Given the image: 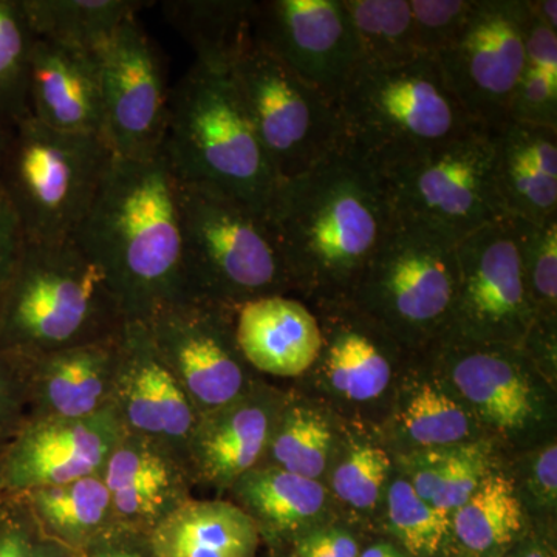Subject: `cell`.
I'll list each match as a JSON object with an SVG mask.
<instances>
[{
	"label": "cell",
	"instance_id": "obj_1",
	"mask_svg": "<svg viewBox=\"0 0 557 557\" xmlns=\"http://www.w3.org/2000/svg\"><path fill=\"white\" fill-rule=\"evenodd\" d=\"M263 218L293 293L313 304L348 299L394 225L380 172L341 148L278 183Z\"/></svg>",
	"mask_w": 557,
	"mask_h": 557
},
{
	"label": "cell",
	"instance_id": "obj_2",
	"mask_svg": "<svg viewBox=\"0 0 557 557\" xmlns=\"http://www.w3.org/2000/svg\"><path fill=\"white\" fill-rule=\"evenodd\" d=\"M72 239L108 278L126 321L186 299L178 182L161 157L113 159Z\"/></svg>",
	"mask_w": 557,
	"mask_h": 557
},
{
	"label": "cell",
	"instance_id": "obj_3",
	"mask_svg": "<svg viewBox=\"0 0 557 557\" xmlns=\"http://www.w3.org/2000/svg\"><path fill=\"white\" fill-rule=\"evenodd\" d=\"M124 322L108 278L75 240H25L0 293V354L30 358L97 343Z\"/></svg>",
	"mask_w": 557,
	"mask_h": 557
},
{
	"label": "cell",
	"instance_id": "obj_4",
	"mask_svg": "<svg viewBox=\"0 0 557 557\" xmlns=\"http://www.w3.org/2000/svg\"><path fill=\"white\" fill-rule=\"evenodd\" d=\"M160 157L178 182L218 190L262 215L281 183L231 73L197 62L171 90Z\"/></svg>",
	"mask_w": 557,
	"mask_h": 557
},
{
	"label": "cell",
	"instance_id": "obj_5",
	"mask_svg": "<svg viewBox=\"0 0 557 557\" xmlns=\"http://www.w3.org/2000/svg\"><path fill=\"white\" fill-rule=\"evenodd\" d=\"M336 109L339 148L379 172L480 127L450 94L432 58L398 67L361 65Z\"/></svg>",
	"mask_w": 557,
	"mask_h": 557
},
{
	"label": "cell",
	"instance_id": "obj_6",
	"mask_svg": "<svg viewBox=\"0 0 557 557\" xmlns=\"http://www.w3.org/2000/svg\"><path fill=\"white\" fill-rule=\"evenodd\" d=\"M178 201L186 299L236 309L262 296L292 295L262 214L218 190L183 182Z\"/></svg>",
	"mask_w": 557,
	"mask_h": 557
},
{
	"label": "cell",
	"instance_id": "obj_7",
	"mask_svg": "<svg viewBox=\"0 0 557 557\" xmlns=\"http://www.w3.org/2000/svg\"><path fill=\"white\" fill-rule=\"evenodd\" d=\"M104 138L64 134L28 115L10 126L0 190L25 240L72 239L113 163Z\"/></svg>",
	"mask_w": 557,
	"mask_h": 557
},
{
	"label": "cell",
	"instance_id": "obj_8",
	"mask_svg": "<svg viewBox=\"0 0 557 557\" xmlns=\"http://www.w3.org/2000/svg\"><path fill=\"white\" fill-rule=\"evenodd\" d=\"M457 282V240L394 220L348 300L406 350H418L445 335Z\"/></svg>",
	"mask_w": 557,
	"mask_h": 557
},
{
	"label": "cell",
	"instance_id": "obj_9",
	"mask_svg": "<svg viewBox=\"0 0 557 557\" xmlns=\"http://www.w3.org/2000/svg\"><path fill=\"white\" fill-rule=\"evenodd\" d=\"M380 174L398 222L458 242L505 218L494 180V134L482 127Z\"/></svg>",
	"mask_w": 557,
	"mask_h": 557
},
{
	"label": "cell",
	"instance_id": "obj_10",
	"mask_svg": "<svg viewBox=\"0 0 557 557\" xmlns=\"http://www.w3.org/2000/svg\"><path fill=\"white\" fill-rule=\"evenodd\" d=\"M230 73L278 182L306 174L339 149L336 102L255 42Z\"/></svg>",
	"mask_w": 557,
	"mask_h": 557
},
{
	"label": "cell",
	"instance_id": "obj_11",
	"mask_svg": "<svg viewBox=\"0 0 557 557\" xmlns=\"http://www.w3.org/2000/svg\"><path fill=\"white\" fill-rule=\"evenodd\" d=\"M527 0H474L463 28L435 58L458 104L478 126L496 132L509 120L525 69Z\"/></svg>",
	"mask_w": 557,
	"mask_h": 557
},
{
	"label": "cell",
	"instance_id": "obj_12",
	"mask_svg": "<svg viewBox=\"0 0 557 557\" xmlns=\"http://www.w3.org/2000/svg\"><path fill=\"white\" fill-rule=\"evenodd\" d=\"M457 265L456 300L442 338L522 346L536 311L523 282L512 220L505 215L458 240Z\"/></svg>",
	"mask_w": 557,
	"mask_h": 557
},
{
	"label": "cell",
	"instance_id": "obj_13",
	"mask_svg": "<svg viewBox=\"0 0 557 557\" xmlns=\"http://www.w3.org/2000/svg\"><path fill=\"white\" fill-rule=\"evenodd\" d=\"M233 313L226 307L182 299L143 321L199 417L230 405L258 381L237 346Z\"/></svg>",
	"mask_w": 557,
	"mask_h": 557
},
{
	"label": "cell",
	"instance_id": "obj_14",
	"mask_svg": "<svg viewBox=\"0 0 557 557\" xmlns=\"http://www.w3.org/2000/svg\"><path fill=\"white\" fill-rule=\"evenodd\" d=\"M100 69L104 139L120 160L159 159L171 90L138 16L124 22L95 53Z\"/></svg>",
	"mask_w": 557,
	"mask_h": 557
},
{
	"label": "cell",
	"instance_id": "obj_15",
	"mask_svg": "<svg viewBox=\"0 0 557 557\" xmlns=\"http://www.w3.org/2000/svg\"><path fill=\"white\" fill-rule=\"evenodd\" d=\"M252 42L335 102L362 65L343 0H260Z\"/></svg>",
	"mask_w": 557,
	"mask_h": 557
},
{
	"label": "cell",
	"instance_id": "obj_16",
	"mask_svg": "<svg viewBox=\"0 0 557 557\" xmlns=\"http://www.w3.org/2000/svg\"><path fill=\"white\" fill-rule=\"evenodd\" d=\"M126 434L115 409L86 418H32L3 454L5 496L102 474Z\"/></svg>",
	"mask_w": 557,
	"mask_h": 557
},
{
	"label": "cell",
	"instance_id": "obj_17",
	"mask_svg": "<svg viewBox=\"0 0 557 557\" xmlns=\"http://www.w3.org/2000/svg\"><path fill=\"white\" fill-rule=\"evenodd\" d=\"M112 408L127 434L156 440L186 460L199 413L137 319L124 322L116 341Z\"/></svg>",
	"mask_w": 557,
	"mask_h": 557
},
{
	"label": "cell",
	"instance_id": "obj_18",
	"mask_svg": "<svg viewBox=\"0 0 557 557\" xmlns=\"http://www.w3.org/2000/svg\"><path fill=\"white\" fill-rule=\"evenodd\" d=\"M428 348L443 359L458 395L487 426L516 438L541 424L544 398L522 348L450 338Z\"/></svg>",
	"mask_w": 557,
	"mask_h": 557
},
{
	"label": "cell",
	"instance_id": "obj_19",
	"mask_svg": "<svg viewBox=\"0 0 557 557\" xmlns=\"http://www.w3.org/2000/svg\"><path fill=\"white\" fill-rule=\"evenodd\" d=\"M284 399L256 381L230 405L197 418L186 446L194 486L228 493L242 475L263 465Z\"/></svg>",
	"mask_w": 557,
	"mask_h": 557
},
{
	"label": "cell",
	"instance_id": "obj_20",
	"mask_svg": "<svg viewBox=\"0 0 557 557\" xmlns=\"http://www.w3.org/2000/svg\"><path fill=\"white\" fill-rule=\"evenodd\" d=\"M102 480L116 525L145 534L190 500L196 487L185 458L127 432L110 454Z\"/></svg>",
	"mask_w": 557,
	"mask_h": 557
},
{
	"label": "cell",
	"instance_id": "obj_21",
	"mask_svg": "<svg viewBox=\"0 0 557 557\" xmlns=\"http://www.w3.org/2000/svg\"><path fill=\"white\" fill-rule=\"evenodd\" d=\"M116 341L119 335L24 358L28 420L86 418L112 408Z\"/></svg>",
	"mask_w": 557,
	"mask_h": 557
},
{
	"label": "cell",
	"instance_id": "obj_22",
	"mask_svg": "<svg viewBox=\"0 0 557 557\" xmlns=\"http://www.w3.org/2000/svg\"><path fill=\"white\" fill-rule=\"evenodd\" d=\"M242 357L255 372L296 379L309 372L322 351L317 314L302 299L270 295L248 300L233 313Z\"/></svg>",
	"mask_w": 557,
	"mask_h": 557
},
{
	"label": "cell",
	"instance_id": "obj_23",
	"mask_svg": "<svg viewBox=\"0 0 557 557\" xmlns=\"http://www.w3.org/2000/svg\"><path fill=\"white\" fill-rule=\"evenodd\" d=\"M28 112L50 129L104 138L97 57L36 39L28 72Z\"/></svg>",
	"mask_w": 557,
	"mask_h": 557
},
{
	"label": "cell",
	"instance_id": "obj_24",
	"mask_svg": "<svg viewBox=\"0 0 557 557\" xmlns=\"http://www.w3.org/2000/svg\"><path fill=\"white\" fill-rule=\"evenodd\" d=\"M494 134V180L505 215L557 219V129L508 120Z\"/></svg>",
	"mask_w": 557,
	"mask_h": 557
},
{
	"label": "cell",
	"instance_id": "obj_25",
	"mask_svg": "<svg viewBox=\"0 0 557 557\" xmlns=\"http://www.w3.org/2000/svg\"><path fill=\"white\" fill-rule=\"evenodd\" d=\"M228 494L258 527L262 544L273 552L322 525L327 493L318 480L300 478L273 465H260L242 475Z\"/></svg>",
	"mask_w": 557,
	"mask_h": 557
},
{
	"label": "cell",
	"instance_id": "obj_26",
	"mask_svg": "<svg viewBox=\"0 0 557 557\" xmlns=\"http://www.w3.org/2000/svg\"><path fill=\"white\" fill-rule=\"evenodd\" d=\"M159 557H258L262 539L225 498H190L148 534Z\"/></svg>",
	"mask_w": 557,
	"mask_h": 557
},
{
	"label": "cell",
	"instance_id": "obj_27",
	"mask_svg": "<svg viewBox=\"0 0 557 557\" xmlns=\"http://www.w3.org/2000/svg\"><path fill=\"white\" fill-rule=\"evenodd\" d=\"M252 0H168L161 11L196 53L197 64L231 72L252 46Z\"/></svg>",
	"mask_w": 557,
	"mask_h": 557
},
{
	"label": "cell",
	"instance_id": "obj_28",
	"mask_svg": "<svg viewBox=\"0 0 557 557\" xmlns=\"http://www.w3.org/2000/svg\"><path fill=\"white\" fill-rule=\"evenodd\" d=\"M20 497L44 534L75 555L116 525L102 474L38 487Z\"/></svg>",
	"mask_w": 557,
	"mask_h": 557
},
{
	"label": "cell",
	"instance_id": "obj_29",
	"mask_svg": "<svg viewBox=\"0 0 557 557\" xmlns=\"http://www.w3.org/2000/svg\"><path fill=\"white\" fill-rule=\"evenodd\" d=\"M525 518L515 482L487 474L478 490L450 512V531L472 557H504L523 539Z\"/></svg>",
	"mask_w": 557,
	"mask_h": 557
},
{
	"label": "cell",
	"instance_id": "obj_30",
	"mask_svg": "<svg viewBox=\"0 0 557 557\" xmlns=\"http://www.w3.org/2000/svg\"><path fill=\"white\" fill-rule=\"evenodd\" d=\"M148 2L138 0H22L36 39L95 54Z\"/></svg>",
	"mask_w": 557,
	"mask_h": 557
},
{
	"label": "cell",
	"instance_id": "obj_31",
	"mask_svg": "<svg viewBox=\"0 0 557 557\" xmlns=\"http://www.w3.org/2000/svg\"><path fill=\"white\" fill-rule=\"evenodd\" d=\"M361 49L362 65L398 67L424 58L409 0H343Z\"/></svg>",
	"mask_w": 557,
	"mask_h": 557
},
{
	"label": "cell",
	"instance_id": "obj_32",
	"mask_svg": "<svg viewBox=\"0 0 557 557\" xmlns=\"http://www.w3.org/2000/svg\"><path fill=\"white\" fill-rule=\"evenodd\" d=\"M412 486L418 496L443 512L456 511L490 474L486 450L478 443L428 449L413 458Z\"/></svg>",
	"mask_w": 557,
	"mask_h": 557
},
{
	"label": "cell",
	"instance_id": "obj_33",
	"mask_svg": "<svg viewBox=\"0 0 557 557\" xmlns=\"http://www.w3.org/2000/svg\"><path fill=\"white\" fill-rule=\"evenodd\" d=\"M333 432L313 408L284 399L263 465L318 480L327 468Z\"/></svg>",
	"mask_w": 557,
	"mask_h": 557
},
{
	"label": "cell",
	"instance_id": "obj_34",
	"mask_svg": "<svg viewBox=\"0 0 557 557\" xmlns=\"http://www.w3.org/2000/svg\"><path fill=\"white\" fill-rule=\"evenodd\" d=\"M36 36L22 0H0V124L13 126L28 112V72Z\"/></svg>",
	"mask_w": 557,
	"mask_h": 557
},
{
	"label": "cell",
	"instance_id": "obj_35",
	"mask_svg": "<svg viewBox=\"0 0 557 557\" xmlns=\"http://www.w3.org/2000/svg\"><path fill=\"white\" fill-rule=\"evenodd\" d=\"M406 435L426 449L463 445L471 435V410L435 383L413 388L401 412Z\"/></svg>",
	"mask_w": 557,
	"mask_h": 557
},
{
	"label": "cell",
	"instance_id": "obj_36",
	"mask_svg": "<svg viewBox=\"0 0 557 557\" xmlns=\"http://www.w3.org/2000/svg\"><path fill=\"white\" fill-rule=\"evenodd\" d=\"M387 520L409 557H440L453 536L450 515L418 496L409 480H395L388 487Z\"/></svg>",
	"mask_w": 557,
	"mask_h": 557
},
{
	"label": "cell",
	"instance_id": "obj_37",
	"mask_svg": "<svg viewBox=\"0 0 557 557\" xmlns=\"http://www.w3.org/2000/svg\"><path fill=\"white\" fill-rule=\"evenodd\" d=\"M520 269L536 318H556L557 219L528 222L512 219Z\"/></svg>",
	"mask_w": 557,
	"mask_h": 557
},
{
	"label": "cell",
	"instance_id": "obj_38",
	"mask_svg": "<svg viewBox=\"0 0 557 557\" xmlns=\"http://www.w3.org/2000/svg\"><path fill=\"white\" fill-rule=\"evenodd\" d=\"M391 471V458L379 446L350 450L333 474V491L351 508L369 509L379 502Z\"/></svg>",
	"mask_w": 557,
	"mask_h": 557
},
{
	"label": "cell",
	"instance_id": "obj_39",
	"mask_svg": "<svg viewBox=\"0 0 557 557\" xmlns=\"http://www.w3.org/2000/svg\"><path fill=\"white\" fill-rule=\"evenodd\" d=\"M40 530L20 496H5L0 504V557H72Z\"/></svg>",
	"mask_w": 557,
	"mask_h": 557
},
{
	"label": "cell",
	"instance_id": "obj_40",
	"mask_svg": "<svg viewBox=\"0 0 557 557\" xmlns=\"http://www.w3.org/2000/svg\"><path fill=\"white\" fill-rule=\"evenodd\" d=\"M418 49L424 58H435L457 38L474 0H409Z\"/></svg>",
	"mask_w": 557,
	"mask_h": 557
},
{
	"label": "cell",
	"instance_id": "obj_41",
	"mask_svg": "<svg viewBox=\"0 0 557 557\" xmlns=\"http://www.w3.org/2000/svg\"><path fill=\"white\" fill-rule=\"evenodd\" d=\"M509 120L557 129V75L525 62Z\"/></svg>",
	"mask_w": 557,
	"mask_h": 557
},
{
	"label": "cell",
	"instance_id": "obj_42",
	"mask_svg": "<svg viewBox=\"0 0 557 557\" xmlns=\"http://www.w3.org/2000/svg\"><path fill=\"white\" fill-rule=\"evenodd\" d=\"M24 358L0 354V445H7L28 420Z\"/></svg>",
	"mask_w": 557,
	"mask_h": 557
},
{
	"label": "cell",
	"instance_id": "obj_43",
	"mask_svg": "<svg viewBox=\"0 0 557 557\" xmlns=\"http://www.w3.org/2000/svg\"><path fill=\"white\" fill-rule=\"evenodd\" d=\"M299 557H359L357 537L343 528L318 527L293 542Z\"/></svg>",
	"mask_w": 557,
	"mask_h": 557
},
{
	"label": "cell",
	"instance_id": "obj_44",
	"mask_svg": "<svg viewBox=\"0 0 557 557\" xmlns=\"http://www.w3.org/2000/svg\"><path fill=\"white\" fill-rule=\"evenodd\" d=\"M78 557H159L150 545L148 534L115 525L95 539Z\"/></svg>",
	"mask_w": 557,
	"mask_h": 557
},
{
	"label": "cell",
	"instance_id": "obj_45",
	"mask_svg": "<svg viewBox=\"0 0 557 557\" xmlns=\"http://www.w3.org/2000/svg\"><path fill=\"white\" fill-rule=\"evenodd\" d=\"M24 245L25 236L20 220L0 190V293L5 288L17 260L21 258Z\"/></svg>",
	"mask_w": 557,
	"mask_h": 557
},
{
	"label": "cell",
	"instance_id": "obj_46",
	"mask_svg": "<svg viewBox=\"0 0 557 557\" xmlns=\"http://www.w3.org/2000/svg\"><path fill=\"white\" fill-rule=\"evenodd\" d=\"M533 490L539 500L555 507L557 496V446H545L533 463Z\"/></svg>",
	"mask_w": 557,
	"mask_h": 557
},
{
	"label": "cell",
	"instance_id": "obj_47",
	"mask_svg": "<svg viewBox=\"0 0 557 557\" xmlns=\"http://www.w3.org/2000/svg\"><path fill=\"white\" fill-rule=\"evenodd\" d=\"M528 10L539 22L557 32V2L556 0H527Z\"/></svg>",
	"mask_w": 557,
	"mask_h": 557
},
{
	"label": "cell",
	"instance_id": "obj_48",
	"mask_svg": "<svg viewBox=\"0 0 557 557\" xmlns=\"http://www.w3.org/2000/svg\"><path fill=\"white\" fill-rule=\"evenodd\" d=\"M504 557H556V555L545 542L523 537Z\"/></svg>",
	"mask_w": 557,
	"mask_h": 557
},
{
	"label": "cell",
	"instance_id": "obj_49",
	"mask_svg": "<svg viewBox=\"0 0 557 557\" xmlns=\"http://www.w3.org/2000/svg\"><path fill=\"white\" fill-rule=\"evenodd\" d=\"M359 557H409L397 545L391 542H376L359 553Z\"/></svg>",
	"mask_w": 557,
	"mask_h": 557
},
{
	"label": "cell",
	"instance_id": "obj_50",
	"mask_svg": "<svg viewBox=\"0 0 557 557\" xmlns=\"http://www.w3.org/2000/svg\"><path fill=\"white\" fill-rule=\"evenodd\" d=\"M9 445V443H7ZM7 445H0V504L5 498V491H3V454H5Z\"/></svg>",
	"mask_w": 557,
	"mask_h": 557
},
{
	"label": "cell",
	"instance_id": "obj_51",
	"mask_svg": "<svg viewBox=\"0 0 557 557\" xmlns=\"http://www.w3.org/2000/svg\"><path fill=\"white\" fill-rule=\"evenodd\" d=\"M9 126L0 124V164H2L3 150H5L7 137H9Z\"/></svg>",
	"mask_w": 557,
	"mask_h": 557
},
{
	"label": "cell",
	"instance_id": "obj_52",
	"mask_svg": "<svg viewBox=\"0 0 557 557\" xmlns=\"http://www.w3.org/2000/svg\"><path fill=\"white\" fill-rule=\"evenodd\" d=\"M273 557H299L292 548L276 549Z\"/></svg>",
	"mask_w": 557,
	"mask_h": 557
},
{
	"label": "cell",
	"instance_id": "obj_53",
	"mask_svg": "<svg viewBox=\"0 0 557 557\" xmlns=\"http://www.w3.org/2000/svg\"><path fill=\"white\" fill-rule=\"evenodd\" d=\"M456 557H472V556L463 555V556H456Z\"/></svg>",
	"mask_w": 557,
	"mask_h": 557
},
{
	"label": "cell",
	"instance_id": "obj_54",
	"mask_svg": "<svg viewBox=\"0 0 557 557\" xmlns=\"http://www.w3.org/2000/svg\"><path fill=\"white\" fill-rule=\"evenodd\" d=\"M72 557H78V556H76V555H73Z\"/></svg>",
	"mask_w": 557,
	"mask_h": 557
}]
</instances>
